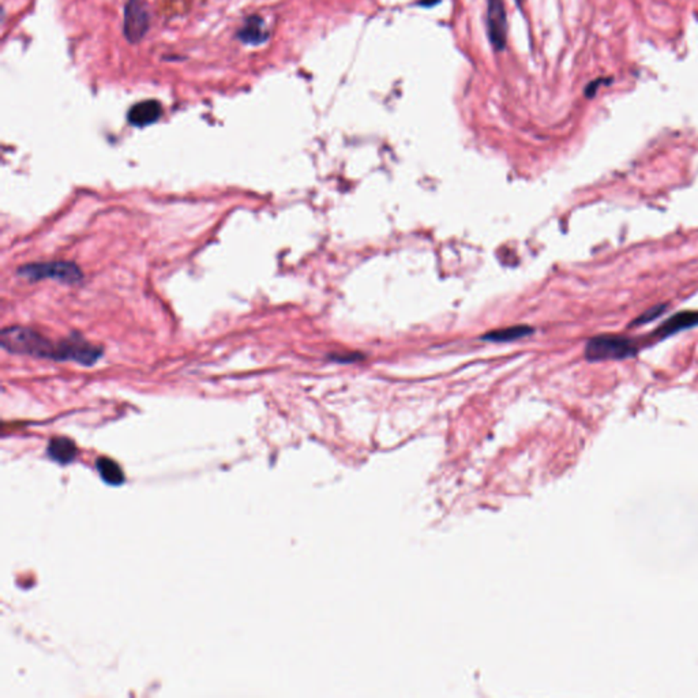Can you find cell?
I'll return each instance as SVG.
<instances>
[{
  "label": "cell",
  "instance_id": "1",
  "mask_svg": "<svg viewBox=\"0 0 698 698\" xmlns=\"http://www.w3.org/2000/svg\"><path fill=\"white\" fill-rule=\"evenodd\" d=\"M1 345L6 351L17 355H28L58 362L73 360L83 366L94 365L103 355V349L74 334L59 342H53L42 333L25 326H10L1 331Z\"/></svg>",
  "mask_w": 698,
  "mask_h": 698
},
{
  "label": "cell",
  "instance_id": "2",
  "mask_svg": "<svg viewBox=\"0 0 698 698\" xmlns=\"http://www.w3.org/2000/svg\"><path fill=\"white\" fill-rule=\"evenodd\" d=\"M637 352L638 344L633 338L616 334H602L586 342L584 355L589 362H603L633 358Z\"/></svg>",
  "mask_w": 698,
  "mask_h": 698
},
{
  "label": "cell",
  "instance_id": "3",
  "mask_svg": "<svg viewBox=\"0 0 698 698\" xmlns=\"http://www.w3.org/2000/svg\"><path fill=\"white\" fill-rule=\"evenodd\" d=\"M18 274L29 281L56 280L63 284H77L82 280V270L70 261H49L24 265L18 269Z\"/></svg>",
  "mask_w": 698,
  "mask_h": 698
},
{
  "label": "cell",
  "instance_id": "4",
  "mask_svg": "<svg viewBox=\"0 0 698 698\" xmlns=\"http://www.w3.org/2000/svg\"><path fill=\"white\" fill-rule=\"evenodd\" d=\"M150 28V12L146 0H128L124 8L123 33L130 44H138Z\"/></svg>",
  "mask_w": 698,
  "mask_h": 698
},
{
  "label": "cell",
  "instance_id": "5",
  "mask_svg": "<svg viewBox=\"0 0 698 698\" xmlns=\"http://www.w3.org/2000/svg\"><path fill=\"white\" fill-rule=\"evenodd\" d=\"M489 39L496 51H502L507 42V17L503 0H489L487 6Z\"/></svg>",
  "mask_w": 698,
  "mask_h": 698
},
{
  "label": "cell",
  "instance_id": "6",
  "mask_svg": "<svg viewBox=\"0 0 698 698\" xmlns=\"http://www.w3.org/2000/svg\"><path fill=\"white\" fill-rule=\"evenodd\" d=\"M163 115V107L156 100H145L132 105L127 114L128 123L135 127H146L156 123Z\"/></svg>",
  "mask_w": 698,
  "mask_h": 698
},
{
  "label": "cell",
  "instance_id": "7",
  "mask_svg": "<svg viewBox=\"0 0 698 698\" xmlns=\"http://www.w3.org/2000/svg\"><path fill=\"white\" fill-rule=\"evenodd\" d=\"M270 33L266 28L263 18L254 14L245 21L243 26L236 32V39L247 45H261L268 42Z\"/></svg>",
  "mask_w": 698,
  "mask_h": 698
},
{
  "label": "cell",
  "instance_id": "8",
  "mask_svg": "<svg viewBox=\"0 0 698 698\" xmlns=\"http://www.w3.org/2000/svg\"><path fill=\"white\" fill-rule=\"evenodd\" d=\"M698 325V311H682L671 318H668L664 324H661L654 331V335L657 338H665L672 334H677L682 330L695 328Z\"/></svg>",
  "mask_w": 698,
  "mask_h": 698
},
{
  "label": "cell",
  "instance_id": "9",
  "mask_svg": "<svg viewBox=\"0 0 698 698\" xmlns=\"http://www.w3.org/2000/svg\"><path fill=\"white\" fill-rule=\"evenodd\" d=\"M48 454L59 464H70L77 455V448L69 438H53L48 446Z\"/></svg>",
  "mask_w": 698,
  "mask_h": 698
},
{
  "label": "cell",
  "instance_id": "10",
  "mask_svg": "<svg viewBox=\"0 0 698 698\" xmlns=\"http://www.w3.org/2000/svg\"><path fill=\"white\" fill-rule=\"evenodd\" d=\"M97 471L101 479L111 486H121L124 482V473L122 468L111 458L103 457L97 460Z\"/></svg>",
  "mask_w": 698,
  "mask_h": 698
},
{
  "label": "cell",
  "instance_id": "11",
  "mask_svg": "<svg viewBox=\"0 0 698 698\" xmlns=\"http://www.w3.org/2000/svg\"><path fill=\"white\" fill-rule=\"evenodd\" d=\"M532 331H534V329L525 326V325L498 329V330H493L489 334L483 335V340L494 341V342H509V341H514V340L527 337V335L532 334Z\"/></svg>",
  "mask_w": 698,
  "mask_h": 698
},
{
  "label": "cell",
  "instance_id": "12",
  "mask_svg": "<svg viewBox=\"0 0 698 698\" xmlns=\"http://www.w3.org/2000/svg\"><path fill=\"white\" fill-rule=\"evenodd\" d=\"M668 308L667 304H657L655 307H651L649 310L644 311L640 317H637L630 326H641V325H645V324H649V322H654L655 320H657L658 317H661L665 310Z\"/></svg>",
  "mask_w": 698,
  "mask_h": 698
},
{
  "label": "cell",
  "instance_id": "13",
  "mask_svg": "<svg viewBox=\"0 0 698 698\" xmlns=\"http://www.w3.org/2000/svg\"><path fill=\"white\" fill-rule=\"evenodd\" d=\"M603 82H604L603 80H596L595 82H592L591 83V85H588V86H586V91H585L586 97H592V96H593V94L596 93V90H597V86H599V85H602V83Z\"/></svg>",
  "mask_w": 698,
  "mask_h": 698
},
{
  "label": "cell",
  "instance_id": "14",
  "mask_svg": "<svg viewBox=\"0 0 698 698\" xmlns=\"http://www.w3.org/2000/svg\"><path fill=\"white\" fill-rule=\"evenodd\" d=\"M516 1H517V4H521V3H523V0H516Z\"/></svg>",
  "mask_w": 698,
  "mask_h": 698
}]
</instances>
